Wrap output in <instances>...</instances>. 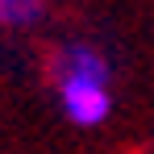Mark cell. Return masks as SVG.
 Listing matches in <instances>:
<instances>
[{
  "instance_id": "6da1fadb",
  "label": "cell",
  "mask_w": 154,
  "mask_h": 154,
  "mask_svg": "<svg viewBox=\"0 0 154 154\" xmlns=\"http://www.w3.org/2000/svg\"><path fill=\"white\" fill-rule=\"evenodd\" d=\"M50 88L75 129H100L112 117V63L100 46L71 38L50 54Z\"/></svg>"
},
{
  "instance_id": "7a4b0ae2",
  "label": "cell",
  "mask_w": 154,
  "mask_h": 154,
  "mask_svg": "<svg viewBox=\"0 0 154 154\" xmlns=\"http://www.w3.org/2000/svg\"><path fill=\"white\" fill-rule=\"evenodd\" d=\"M50 21V0H0V29L4 33H29Z\"/></svg>"
}]
</instances>
